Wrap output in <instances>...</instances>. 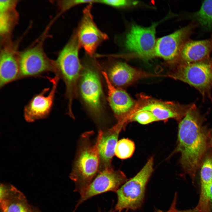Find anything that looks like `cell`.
Wrapping results in <instances>:
<instances>
[{"label":"cell","instance_id":"obj_1","mask_svg":"<svg viewBox=\"0 0 212 212\" xmlns=\"http://www.w3.org/2000/svg\"><path fill=\"white\" fill-rule=\"evenodd\" d=\"M202 120L196 105L191 104L178 125L176 151L180 153L182 167L192 175L199 167L207 147V134Z\"/></svg>","mask_w":212,"mask_h":212},{"label":"cell","instance_id":"obj_2","mask_svg":"<svg viewBox=\"0 0 212 212\" xmlns=\"http://www.w3.org/2000/svg\"><path fill=\"white\" fill-rule=\"evenodd\" d=\"M103 132L100 130L96 139H92L94 132H84L82 135L69 178L74 183V191L80 196L85 193L91 183L99 173L100 159V144Z\"/></svg>","mask_w":212,"mask_h":212},{"label":"cell","instance_id":"obj_3","mask_svg":"<svg viewBox=\"0 0 212 212\" xmlns=\"http://www.w3.org/2000/svg\"><path fill=\"white\" fill-rule=\"evenodd\" d=\"M80 47L75 30L55 61V75L62 79L65 85L69 114L73 113V102L77 95L78 83L82 68L79 56Z\"/></svg>","mask_w":212,"mask_h":212},{"label":"cell","instance_id":"obj_4","mask_svg":"<svg viewBox=\"0 0 212 212\" xmlns=\"http://www.w3.org/2000/svg\"><path fill=\"white\" fill-rule=\"evenodd\" d=\"M87 55L78 85V91L83 103L95 119H101L104 111V95L97 70L99 64Z\"/></svg>","mask_w":212,"mask_h":212},{"label":"cell","instance_id":"obj_5","mask_svg":"<svg viewBox=\"0 0 212 212\" xmlns=\"http://www.w3.org/2000/svg\"><path fill=\"white\" fill-rule=\"evenodd\" d=\"M153 158L151 157L136 175L128 179L117 191L115 212L134 210L141 207L147 185L153 171Z\"/></svg>","mask_w":212,"mask_h":212},{"label":"cell","instance_id":"obj_6","mask_svg":"<svg viewBox=\"0 0 212 212\" xmlns=\"http://www.w3.org/2000/svg\"><path fill=\"white\" fill-rule=\"evenodd\" d=\"M170 76L195 87L203 97H210L212 87L211 63L202 61L181 64Z\"/></svg>","mask_w":212,"mask_h":212},{"label":"cell","instance_id":"obj_7","mask_svg":"<svg viewBox=\"0 0 212 212\" xmlns=\"http://www.w3.org/2000/svg\"><path fill=\"white\" fill-rule=\"evenodd\" d=\"M128 180L123 172L115 170L111 166L101 170L80 196L73 212L82 203L94 196L109 191L116 193Z\"/></svg>","mask_w":212,"mask_h":212},{"label":"cell","instance_id":"obj_8","mask_svg":"<svg viewBox=\"0 0 212 212\" xmlns=\"http://www.w3.org/2000/svg\"><path fill=\"white\" fill-rule=\"evenodd\" d=\"M92 3L88 4L83 10L82 16L76 30L80 47L88 56L93 57L99 45L108 38L94 21L92 12Z\"/></svg>","mask_w":212,"mask_h":212},{"label":"cell","instance_id":"obj_9","mask_svg":"<svg viewBox=\"0 0 212 212\" xmlns=\"http://www.w3.org/2000/svg\"><path fill=\"white\" fill-rule=\"evenodd\" d=\"M156 24L147 27L133 24L126 35L125 47L129 51L145 59L155 56Z\"/></svg>","mask_w":212,"mask_h":212},{"label":"cell","instance_id":"obj_10","mask_svg":"<svg viewBox=\"0 0 212 212\" xmlns=\"http://www.w3.org/2000/svg\"><path fill=\"white\" fill-rule=\"evenodd\" d=\"M18 59L20 79L38 77L49 72L56 74L55 61L49 59L39 45L22 52Z\"/></svg>","mask_w":212,"mask_h":212},{"label":"cell","instance_id":"obj_11","mask_svg":"<svg viewBox=\"0 0 212 212\" xmlns=\"http://www.w3.org/2000/svg\"><path fill=\"white\" fill-rule=\"evenodd\" d=\"M48 78L52 85L49 93L46 95L50 88H44L40 93L35 95L24 107V117L28 122L46 118L50 113L60 78L57 75L52 78Z\"/></svg>","mask_w":212,"mask_h":212},{"label":"cell","instance_id":"obj_12","mask_svg":"<svg viewBox=\"0 0 212 212\" xmlns=\"http://www.w3.org/2000/svg\"><path fill=\"white\" fill-rule=\"evenodd\" d=\"M107 89V100L117 122L125 125L129 122L130 110L134 105L133 100L129 94L120 88L113 85L107 72L101 70Z\"/></svg>","mask_w":212,"mask_h":212},{"label":"cell","instance_id":"obj_13","mask_svg":"<svg viewBox=\"0 0 212 212\" xmlns=\"http://www.w3.org/2000/svg\"><path fill=\"white\" fill-rule=\"evenodd\" d=\"M191 29L189 26H186L158 39L156 41L155 56L167 60L176 58Z\"/></svg>","mask_w":212,"mask_h":212},{"label":"cell","instance_id":"obj_14","mask_svg":"<svg viewBox=\"0 0 212 212\" xmlns=\"http://www.w3.org/2000/svg\"><path fill=\"white\" fill-rule=\"evenodd\" d=\"M0 212H34L24 194L11 185L0 186Z\"/></svg>","mask_w":212,"mask_h":212},{"label":"cell","instance_id":"obj_15","mask_svg":"<svg viewBox=\"0 0 212 212\" xmlns=\"http://www.w3.org/2000/svg\"><path fill=\"white\" fill-rule=\"evenodd\" d=\"M191 105L167 103L153 100L149 101L134 112L143 111H150L158 121H165L170 118L178 120L184 117Z\"/></svg>","mask_w":212,"mask_h":212},{"label":"cell","instance_id":"obj_16","mask_svg":"<svg viewBox=\"0 0 212 212\" xmlns=\"http://www.w3.org/2000/svg\"><path fill=\"white\" fill-rule=\"evenodd\" d=\"M124 127L123 125L117 123L103 132L99 148L100 170L111 166L119 134Z\"/></svg>","mask_w":212,"mask_h":212},{"label":"cell","instance_id":"obj_17","mask_svg":"<svg viewBox=\"0 0 212 212\" xmlns=\"http://www.w3.org/2000/svg\"><path fill=\"white\" fill-rule=\"evenodd\" d=\"M107 73L111 83L119 88L127 86L146 75L127 63L120 62L110 65Z\"/></svg>","mask_w":212,"mask_h":212},{"label":"cell","instance_id":"obj_18","mask_svg":"<svg viewBox=\"0 0 212 212\" xmlns=\"http://www.w3.org/2000/svg\"><path fill=\"white\" fill-rule=\"evenodd\" d=\"M212 49V42L210 40L186 41L179 54L181 64L202 62L208 57Z\"/></svg>","mask_w":212,"mask_h":212},{"label":"cell","instance_id":"obj_19","mask_svg":"<svg viewBox=\"0 0 212 212\" xmlns=\"http://www.w3.org/2000/svg\"><path fill=\"white\" fill-rule=\"evenodd\" d=\"M20 68L19 59L12 51L3 49L0 58V87L19 79Z\"/></svg>","mask_w":212,"mask_h":212},{"label":"cell","instance_id":"obj_20","mask_svg":"<svg viewBox=\"0 0 212 212\" xmlns=\"http://www.w3.org/2000/svg\"><path fill=\"white\" fill-rule=\"evenodd\" d=\"M201 191L198 206L206 208L210 201V191L212 183V157L208 156L203 162L201 170Z\"/></svg>","mask_w":212,"mask_h":212},{"label":"cell","instance_id":"obj_21","mask_svg":"<svg viewBox=\"0 0 212 212\" xmlns=\"http://www.w3.org/2000/svg\"><path fill=\"white\" fill-rule=\"evenodd\" d=\"M194 16L202 26L212 28V0L204 1Z\"/></svg>","mask_w":212,"mask_h":212},{"label":"cell","instance_id":"obj_22","mask_svg":"<svg viewBox=\"0 0 212 212\" xmlns=\"http://www.w3.org/2000/svg\"><path fill=\"white\" fill-rule=\"evenodd\" d=\"M135 148V144L133 141L128 138H122L119 140L117 144L115 155L121 159H127L132 155Z\"/></svg>","mask_w":212,"mask_h":212},{"label":"cell","instance_id":"obj_23","mask_svg":"<svg viewBox=\"0 0 212 212\" xmlns=\"http://www.w3.org/2000/svg\"><path fill=\"white\" fill-rule=\"evenodd\" d=\"M130 120L136 121L142 125H146L158 121L151 112L148 111L133 113L130 116L129 121Z\"/></svg>","mask_w":212,"mask_h":212},{"label":"cell","instance_id":"obj_24","mask_svg":"<svg viewBox=\"0 0 212 212\" xmlns=\"http://www.w3.org/2000/svg\"><path fill=\"white\" fill-rule=\"evenodd\" d=\"M13 8L0 12V32L2 35L7 34L10 30L11 19L9 12Z\"/></svg>","mask_w":212,"mask_h":212},{"label":"cell","instance_id":"obj_25","mask_svg":"<svg viewBox=\"0 0 212 212\" xmlns=\"http://www.w3.org/2000/svg\"><path fill=\"white\" fill-rule=\"evenodd\" d=\"M96 0H71L62 1L59 2L60 8L65 11L76 6L85 4L95 3Z\"/></svg>","mask_w":212,"mask_h":212},{"label":"cell","instance_id":"obj_26","mask_svg":"<svg viewBox=\"0 0 212 212\" xmlns=\"http://www.w3.org/2000/svg\"><path fill=\"white\" fill-rule=\"evenodd\" d=\"M97 3L118 8L126 6L131 2L129 1L126 0H97Z\"/></svg>","mask_w":212,"mask_h":212},{"label":"cell","instance_id":"obj_27","mask_svg":"<svg viewBox=\"0 0 212 212\" xmlns=\"http://www.w3.org/2000/svg\"><path fill=\"white\" fill-rule=\"evenodd\" d=\"M209 198L210 201L212 202V183L211 185L210 189Z\"/></svg>","mask_w":212,"mask_h":212},{"label":"cell","instance_id":"obj_28","mask_svg":"<svg viewBox=\"0 0 212 212\" xmlns=\"http://www.w3.org/2000/svg\"><path fill=\"white\" fill-rule=\"evenodd\" d=\"M98 212H102L101 210L100 209V208H99L98 210ZM115 212V211L114 209V208H112L109 211L107 212Z\"/></svg>","mask_w":212,"mask_h":212},{"label":"cell","instance_id":"obj_29","mask_svg":"<svg viewBox=\"0 0 212 212\" xmlns=\"http://www.w3.org/2000/svg\"><path fill=\"white\" fill-rule=\"evenodd\" d=\"M33 211L34 212H41L39 209L35 207L33 208Z\"/></svg>","mask_w":212,"mask_h":212},{"label":"cell","instance_id":"obj_30","mask_svg":"<svg viewBox=\"0 0 212 212\" xmlns=\"http://www.w3.org/2000/svg\"><path fill=\"white\" fill-rule=\"evenodd\" d=\"M154 212H163L161 211L160 210H157ZM167 212H172V211L170 210H168Z\"/></svg>","mask_w":212,"mask_h":212},{"label":"cell","instance_id":"obj_31","mask_svg":"<svg viewBox=\"0 0 212 212\" xmlns=\"http://www.w3.org/2000/svg\"><path fill=\"white\" fill-rule=\"evenodd\" d=\"M211 145H212V134H211Z\"/></svg>","mask_w":212,"mask_h":212},{"label":"cell","instance_id":"obj_32","mask_svg":"<svg viewBox=\"0 0 212 212\" xmlns=\"http://www.w3.org/2000/svg\"><path fill=\"white\" fill-rule=\"evenodd\" d=\"M175 212H182V211H176Z\"/></svg>","mask_w":212,"mask_h":212},{"label":"cell","instance_id":"obj_33","mask_svg":"<svg viewBox=\"0 0 212 212\" xmlns=\"http://www.w3.org/2000/svg\"><path fill=\"white\" fill-rule=\"evenodd\" d=\"M211 65L212 66V61L211 62Z\"/></svg>","mask_w":212,"mask_h":212}]
</instances>
